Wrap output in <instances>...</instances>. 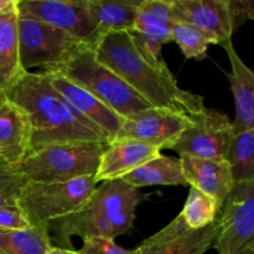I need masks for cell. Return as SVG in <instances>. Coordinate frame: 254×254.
I'll return each instance as SVG.
<instances>
[{"mask_svg":"<svg viewBox=\"0 0 254 254\" xmlns=\"http://www.w3.org/2000/svg\"><path fill=\"white\" fill-rule=\"evenodd\" d=\"M97 60L156 108L193 116L205 108L203 97L185 91L163 57L149 54L130 31L102 35L93 47Z\"/></svg>","mask_w":254,"mask_h":254,"instance_id":"1","label":"cell"},{"mask_svg":"<svg viewBox=\"0 0 254 254\" xmlns=\"http://www.w3.org/2000/svg\"><path fill=\"white\" fill-rule=\"evenodd\" d=\"M5 98L27 117L31 131L29 153L64 141L109 143L96 127L79 117L64 101L44 71L22 72L5 92Z\"/></svg>","mask_w":254,"mask_h":254,"instance_id":"2","label":"cell"},{"mask_svg":"<svg viewBox=\"0 0 254 254\" xmlns=\"http://www.w3.org/2000/svg\"><path fill=\"white\" fill-rule=\"evenodd\" d=\"M144 195L122 180L104 181L74 213L54 221L49 228L60 248L73 250L71 237L114 240L133 228L135 211Z\"/></svg>","mask_w":254,"mask_h":254,"instance_id":"3","label":"cell"},{"mask_svg":"<svg viewBox=\"0 0 254 254\" xmlns=\"http://www.w3.org/2000/svg\"><path fill=\"white\" fill-rule=\"evenodd\" d=\"M42 71L61 74L93 94L123 119L153 107L118 74L101 64L91 47H84L67 61Z\"/></svg>","mask_w":254,"mask_h":254,"instance_id":"4","label":"cell"},{"mask_svg":"<svg viewBox=\"0 0 254 254\" xmlns=\"http://www.w3.org/2000/svg\"><path fill=\"white\" fill-rule=\"evenodd\" d=\"M109 143L64 141L31 151L19 169L26 183H66L94 176Z\"/></svg>","mask_w":254,"mask_h":254,"instance_id":"5","label":"cell"},{"mask_svg":"<svg viewBox=\"0 0 254 254\" xmlns=\"http://www.w3.org/2000/svg\"><path fill=\"white\" fill-rule=\"evenodd\" d=\"M96 188L94 176H84L66 183H26L16 205L30 225L49 227L54 221L76 212Z\"/></svg>","mask_w":254,"mask_h":254,"instance_id":"6","label":"cell"},{"mask_svg":"<svg viewBox=\"0 0 254 254\" xmlns=\"http://www.w3.org/2000/svg\"><path fill=\"white\" fill-rule=\"evenodd\" d=\"M17 35L20 64L24 71L56 66L88 47L57 27L27 17L17 19Z\"/></svg>","mask_w":254,"mask_h":254,"instance_id":"7","label":"cell"},{"mask_svg":"<svg viewBox=\"0 0 254 254\" xmlns=\"http://www.w3.org/2000/svg\"><path fill=\"white\" fill-rule=\"evenodd\" d=\"M218 254H254V180L235 184L218 212Z\"/></svg>","mask_w":254,"mask_h":254,"instance_id":"8","label":"cell"},{"mask_svg":"<svg viewBox=\"0 0 254 254\" xmlns=\"http://www.w3.org/2000/svg\"><path fill=\"white\" fill-rule=\"evenodd\" d=\"M192 126L184 130L169 149L179 155L226 160L235 135L232 122L226 114L215 109L203 108L190 116Z\"/></svg>","mask_w":254,"mask_h":254,"instance_id":"9","label":"cell"},{"mask_svg":"<svg viewBox=\"0 0 254 254\" xmlns=\"http://www.w3.org/2000/svg\"><path fill=\"white\" fill-rule=\"evenodd\" d=\"M17 15L57 27L91 49L102 36L89 14L87 0H20Z\"/></svg>","mask_w":254,"mask_h":254,"instance_id":"10","label":"cell"},{"mask_svg":"<svg viewBox=\"0 0 254 254\" xmlns=\"http://www.w3.org/2000/svg\"><path fill=\"white\" fill-rule=\"evenodd\" d=\"M191 126L190 116L151 107L124 119L116 139H133L169 149Z\"/></svg>","mask_w":254,"mask_h":254,"instance_id":"11","label":"cell"},{"mask_svg":"<svg viewBox=\"0 0 254 254\" xmlns=\"http://www.w3.org/2000/svg\"><path fill=\"white\" fill-rule=\"evenodd\" d=\"M218 227L217 217L211 225L192 230L179 215L134 251L135 254H205L213 246Z\"/></svg>","mask_w":254,"mask_h":254,"instance_id":"12","label":"cell"},{"mask_svg":"<svg viewBox=\"0 0 254 254\" xmlns=\"http://www.w3.org/2000/svg\"><path fill=\"white\" fill-rule=\"evenodd\" d=\"M49 76L51 86L61 94L64 101L76 111V113L96 127L111 143L119 133L124 119L116 112L97 99L93 94L82 87L72 83L64 76L51 72H45Z\"/></svg>","mask_w":254,"mask_h":254,"instance_id":"13","label":"cell"},{"mask_svg":"<svg viewBox=\"0 0 254 254\" xmlns=\"http://www.w3.org/2000/svg\"><path fill=\"white\" fill-rule=\"evenodd\" d=\"M171 17L206 32L216 45L232 40L227 0H171Z\"/></svg>","mask_w":254,"mask_h":254,"instance_id":"14","label":"cell"},{"mask_svg":"<svg viewBox=\"0 0 254 254\" xmlns=\"http://www.w3.org/2000/svg\"><path fill=\"white\" fill-rule=\"evenodd\" d=\"M163 149L133 139H116L104 150L94 175L97 184L121 180L143 164L161 154Z\"/></svg>","mask_w":254,"mask_h":254,"instance_id":"15","label":"cell"},{"mask_svg":"<svg viewBox=\"0 0 254 254\" xmlns=\"http://www.w3.org/2000/svg\"><path fill=\"white\" fill-rule=\"evenodd\" d=\"M179 159L186 184L213 198L221 210L226 197L235 186L227 161L189 155H180Z\"/></svg>","mask_w":254,"mask_h":254,"instance_id":"16","label":"cell"},{"mask_svg":"<svg viewBox=\"0 0 254 254\" xmlns=\"http://www.w3.org/2000/svg\"><path fill=\"white\" fill-rule=\"evenodd\" d=\"M171 0H141L133 32L146 51L161 56V49L171 42Z\"/></svg>","mask_w":254,"mask_h":254,"instance_id":"17","label":"cell"},{"mask_svg":"<svg viewBox=\"0 0 254 254\" xmlns=\"http://www.w3.org/2000/svg\"><path fill=\"white\" fill-rule=\"evenodd\" d=\"M221 46L226 50L231 64V72L227 73V77L236 106V117L232 126L235 133H238L254 128V73L238 56L232 40Z\"/></svg>","mask_w":254,"mask_h":254,"instance_id":"18","label":"cell"},{"mask_svg":"<svg viewBox=\"0 0 254 254\" xmlns=\"http://www.w3.org/2000/svg\"><path fill=\"white\" fill-rule=\"evenodd\" d=\"M30 124L24 112L5 101L0 106V159L20 166L30 150Z\"/></svg>","mask_w":254,"mask_h":254,"instance_id":"19","label":"cell"},{"mask_svg":"<svg viewBox=\"0 0 254 254\" xmlns=\"http://www.w3.org/2000/svg\"><path fill=\"white\" fill-rule=\"evenodd\" d=\"M141 0H87L99 34L133 31Z\"/></svg>","mask_w":254,"mask_h":254,"instance_id":"20","label":"cell"},{"mask_svg":"<svg viewBox=\"0 0 254 254\" xmlns=\"http://www.w3.org/2000/svg\"><path fill=\"white\" fill-rule=\"evenodd\" d=\"M17 10L0 14V93L10 88L24 72L19 57Z\"/></svg>","mask_w":254,"mask_h":254,"instance_id":"21","label":"cell"},{"mask_svg":"<svg viewBox=\"0 0 254 254\" xmlns=\"http://www.w3.org/2000/svg\"><path fill=\"white\" fill-rule=\"evenodd\" d=\"M134 189L153 185H188L184 178L180 159L159 154L156 158L143 164L121 179Z\"/></svg>","mask_w":254,"mask_h":254,"instance_id":"22","label":"cell"},{"mask_svg":"<svg viewBox=\"0 0 254 254\" xmlns=\"http://www.w3.org/2000/svg\"><path fill=\"white\" fill-rule=\"evenodd\" d=\"M51 247L49 227L0 231V254H46Z\"/></svg>","mask_w":254,"mask_h":254,"instance_id":"23","label":"cell"},{"mask_svg":"<svg viewBox=\"0 0 254 254\" xmlns=\"http://www.w3.org/2000/svg\"><path fill=\"white\" fill-rule=\"evenodd\" d=\"M226 161L235 184L254 180V128L235 133Z\"/></svg>","mask_w":254,"mask_h":254,"instance_id":"24","label":"cell"},{"mask_svg":"<svg viewBox=\"0 0 254 254\" xmlns=\"http://www.w3.org/2000/svg\"><path fill=\"white\" fill-rule=\"evenodd\" d=\"M171 41L180 47L184 56L189 60H205L208 47L216 45L212 37L193 25L183 21H173Z\"/></svg>","mask_w":254,"mask_h":254,"instance_id":"25","label":"cell"},{"mask_svg":"<svg viewBox=\"0 0 254 254\" xmlns=\"http://www.w3.org/2000/svg\"><path fill=\"white\" fill-rule=\"evenodd\" d=\"M218 212L220 207L213 198L197 189L190 188V192L180 215L188 227L200 230L215 222L218 217Z\"/></svg>","mask_w":254,"mask_h":254,"instance_id":"26","label":"cell"},{"mask_svg":"<svg viewBox=\"0 0 254 254\" xmlns=\"http://www.w3.org/2000/svg\"><path fill=\"white\" fill-rule=\"evenodd\" d=\"M25 185L26 180L20 173L19 166L10 165L0 159V206L16 205Z\"/></svg>","mask_w":254,"mask_h":254,"instance_id":"27","label":"cell"},{"mask_svg":"<svg viewBox=\"0 0 254 254\" xmlns=\"http://www.w3.org/2000/svg\"><path fill=\"white\" fill-rule=\"evenodd\" d=\"M78 254H135L134 250H126L117 245L114 240L104 237H91L83 240Z\"/></svg>","mask_w":254,"mask_h":254,"instance_id":"28","label":"cell"},{"mask_svg":"<svg viewBox=\"0 0 254 254\" xmlns=\"http://www.w3.org/2000/svg\"><path fill=\"white\" fill-rule=\"evenodd\" d=\"M31 227L17 205L0 206V231H20Z\"/></svg>","mask_w":254,"mask_h":254,"instance_id":"29","label":"cell"},{"mask_svg":"<svg viewBox=\"0 0 254 254\" xmlns=\"http://www.w3.org/2000/svg\"><path fill=\"white\" fill-rule=\"evenodd\" d=\"M232 32H237L248 20L254 19V1L252 0H227Z\"/></svg>","mask_w":254,"mask_h":254,"instance_id":"30","label":"cell"},{"mask_svg":"<svg viewBox=\"0 0 254 254\" xmlns=\"http://www.w3.org/2000/svg\"><path fill=\"white\" fill-rule=\"evenodd\" d=\"M20 0H0V14L17 10Z\"/></svg>","mask_w":254,"mask_h":254,"instance_id":"31","label":"cell"},{"mask_svg":"<svg viewBox=\"0 0 254 254\" xmlns=\"http://www.w3.org/2000/svg\"><path fill=\"white\" fill-rule=\"evenodd\" d=\"M46 254H78L74 250H64L60 247H51Z\"/></svg>","mask_w":254,"mask_h":254,"instance_id":"32","label":"cell"},{"mask_svg":"<svg viewBox=\"0 0 254 254\" xmlns=\"http://www.w3.org/2000/svg\"><path fill=\"white\" fill-rule=\"evenodd\" d=\"M6 101V98H5V94L4 93H0V106H1L4 102Z\"/></svg>","mask_w":254,"mask_h":254,"instance_id":"33","label":"cell"}]
</instances>
